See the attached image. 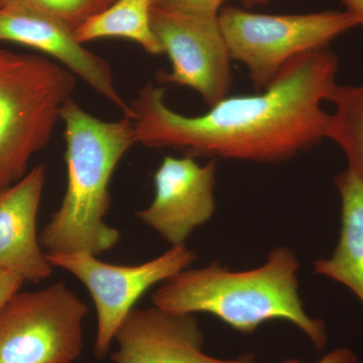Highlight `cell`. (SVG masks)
Wrapping results in <instances>:
<instances>
[{
    "label": "cell",
    "instance_id": "obj_15",
    "mask_svg": "<svg viewBox=\"0 0 363 363\" xmlns=\"http://www.w3.org/2000/svg\"><path fill=\"white\" fill-rule=\"evenodd\" d=\"M328 101L335 106L330 117L328 138L342 149L348 168L363 177V85L337 84Z\"/></svg>",
    "mask_w": 363,
    "mask_h": 363
},
{
    "label": "cell",
    "instance_id": "obj_12",
    "mask_svg": "<svg viewBox=\"0 0 363 363\" xmlns=\"http://www.w3.org/2000/svg\"><path fill=\"white\" fill-rule=\"evenodd\" d=\"M45 182V167L39 164L0 191V269L18 272L32 283L50 278L52 272L37 233Z\"/></svg>",
    "mask_w": 363,
    "mask_h": 363
},
{
    "label": "cell",
    "instance_id": "obj_11",
    "mask_svg": "<svg viewBox=\"0 0 363 363\" xmlns=\"http://www.w3.org/2000/svg\"><path fill=\"white\" fill-rule=\"evenodd\" d=\"M116 363H255L252 355L222 360L203 352L204 337L194 314L152 307L133 310L116 334Z\"/></svg>",
    "mask_w": 363,
    "mask_h": 363
},
{
    "label": "cell",
    "instance_id": "obj_14",
    "mask_svg": "<svg viewBox=\"0 0 363 363\" xmlns=\"http://www.w3.org/2000/svg\"><path fill=\"white\" fill-rule=\"evenodd\" d=\"M155 0H116L75 30L81 44L104 38H123L138 43L152 56L164 54L152 26Z\"/></svg>",
    "mask_w": 363,
    "mask_h": 363
},
{
    "label": "cell",
    "instance_id": "obj_7",
    "mask_svg": "<svg viewBox=\"0 0 363 363\" xmlns=\"http://www.w3.org/2000/svg\"><path fill=\"white\" fill-rule=\"evenodd\" d=\"M45 257L52 267L75 276L90 293L97 313L96 359L106 357L119 327L150 289L189 269L197 259L186 245L172 247L138 266L107 264L89 252L45 253Z\"/></svg>",
    "mask_w": 363,
    "mask_h": 363
},
{
    "label": "cell",
    "instance_id": "obj_9",
    "mask_svg": "<svg viewBox=\"0 0 363 363\" xmlns=\"http://www.w3.org/2000/svg\"><path fill=\"white\" fill-rule=\"evenodd\" d=\"M216 160L200 166L194 157L167 156L154 174L155 198L136 217L172 247L185 245L213 216Z\"/></svg>",
    "mask_w": 363,
    "mask_h": 363
},
{
    "label": "cell",
    "instance_id": "obj_10",
    "mask_svg": "<svg viewBox=\"0 0 363 363\" xmlns=\"http://www.w3.org/2000/svg\"><path fill=\"white\" fill-rule=\"evenodd\" d=\"M0 42L26 45L57 60L101 96L135 119L130 104L119 94L109 64L78 42L66 23L38 11L16 6L0 7Z\"/></svg>",
    "mask_w": 363,
    "mask_h": 363
},
{
    "label": "cell",
    "instance_id": "obj_22",
    "mask_svg": "<svg viewBox=\"0 0 363 363\" xmlns=\"http://www.w3.org/2000/svg\"><path fill=\"white\" fill-rule=\"evenodd\" d=\"M114 1H116V0H106V2H107V4H109V6H111L112 2H114Z\"/></svg>",
    "mask_w": 363,
    "mask_h": 363
},
{
    "label": "cell",
    "instance_id": "obj_5",
    "mask_svg": "<svg viewBox=\"0 0 363 363\" xmlns=\"http://www.w3.org/2000/svg\"><path fill=\"white\" fill-rule=\"evenodd\" d=\"M218 21L231 59L247 67L259 92L296 57L326 49L339 35L360 26L346 11L264 14L234 6L221 9Z\"/></svg>",
    "mask_w": 363,
    "mask_h": 363
},
{
    "label": "cell",
    "instance_id": "obj_13",
    "mask_svg": "<svg viewBox=\"0 0 363 363\" xmlns=\"http://www.w3.org/2000/svg\"><path fill=\"white\" fill-rule=\"evenodd\" d=\"M334 182L340 196V233L333 253L316 260L314 272L347 288L363 306V177L347 168Z\"/></svg>",
    "mask_w": 363,
    "mask_h": 363
},
{
    "label": "cell",
    "instance_id": "obj_2",
    "mask_svg": "<svg viewBox=\"0 0 363 363\" xmlns=\"http://www.w3.org/2000/svg\"><path fill=\"white\" fill-rule=\"evenodd\" d=\"M298 269L295 252L286 247L274 248L262 267L250 271L231 272L214 262L184 269L164 281L152 294V303L169 312L208 313L243 334H252L272 320H284L321 350L328 340L326 326L304 310Z\"/></svg>",
    "mask_w": 363,
    "mask_h": 363
},
{
    "label": "cell",
    "instance_id": "obj_4",
    "mask_svg": "<svg viewBox=\"0 0 363 363\" xmlns=\"http://www.w3.org/2000/svg\"><path fill=\"white\" fill-rule=\"evenodd\" d=\"M76 80L45 57L0 48V191L23 179L50 142Z\"/></svg>",
    "mask_w": 363,
    "mask_h": 363
},
{
    "label": "cell",
    "instance_id": "obj_21",
    "mask_svg": "<svg viewBox=\"0 0 363 363\" xmlns=\"http://www.w3.org/2000/svg\"><path fill=\"white\" fill-rule=\"evenodd\" d=\"M272 0H242L243 4L247 7H252L255 6H267Z\"/></svg>",
    "mask_w": 363,
    "mask_h": 363
},
{
    "label": "cell",
    "instance_id": "obj_19",
    "mask_svg": "<svg viewBox=\"0 0 363 363\" xmlns=\"http://www.w3.org/2000/svg\"><path fill=\"white\" fill-rule=\"evenodd\" d=\"M281 363H300L297 359H289ZM315 363H357V357L348 348H337Z\"/></svg>",
    "mask_w": 363,
    "mask_h": 363
},
{
    "label": "cell",
    "instance_id": "obj_20",
    "mask_svg": "<svg viewBox=\"0 0 363 363\" xmlns=\"http://www.w3.org/2000/svg\"><path fill=\"white\" fill-rule=\"evenodd\" d=\"M341 4L345 6V11L354 16L363 26V0H340Z\"/></svg>",
    "mask_w": 363,
    "mask_h": 363
},
{
    "label": "cell",
    "instance_id": "obj_3",
    "mask_svg": "<svg viewBox=\"0 0 363 363\" xmlns=\"http://www.w3.org/2000/svg\"><path fill=\"white\" fill-rule=\"evenodd\" d=\"M67 189L59 209L39 234L45 253L99 255L118 242L121 233L105 222L111 206L109 183L118 162L135 145L130 117L104 121L72 98L64 105Z\"/></svg>",
    "mask_w": 363,
    "mask_h": 363
},
{
    "label": "cell",
    "instance_id": "obj_16",
    "mask_svg": "<svg viewBox=\"0 0 363 363\" xmlns=\"http://www.w3.org/2000/svg\"><path fill=\"white\" fill-rule=\"evenodd\" d=\"M21 6L38 11L66 23L75 30L109 4L106 0H4L1 6Z\"/></svg>",
    "mask_w": 363,
    "mask_h": 363
},
{
    "label": "cell",
    "instance_id": "obj_8",
    "mask_svg": "<svg viewBox=\"0 0 363 363\" xmlns=\"http://www.w3.org/2000/svg\"><path fill=\"white\" fill-rule=\"evenodd\" d=\"M152 26L172 62L169 73L157 74L159 82L197 91L209 106L227 96L233 81V59L218 16H193L154 6Z\"/></svg>",
    "mask_w": 363,
    "mask_h": 363
},
{
    "label": "cell",
    "instance_id": "obj_6",
    "mask_svg": "<svg viewBox=\"0 0 363 363\" xmlns=\"http://www.w3.org/2000/svg\"><path fill=\"white\" fill-rule=\"evenodd\" d=\"M87 306L65 284L18 292L0 312V363H72Z\"/></svg>",
    "mask_w": 363,
    "mask_h": 363
},
{
    "label": "cell",
    "instance_id": "obj_23",
    "mask_svg": "<svg viewBox=\"0 0 363 363\" xmlns=\"http://www.w3.org/2000/svg\"><path fill=\"white\" fill-rule=\"evenodd\" d=\"M2 1H4V0H0V6H1Z\"/></svg>",
    "mask_w": 363,
    "mask_h": 363
},
{
    "label": "cell",
    "instance_id": "obj_18",
    "mask_svg": "<svg viewBox=\"0 0 363 363\" xmlns=\"http://www.w3.org/2000/svg\"><path fill=\"white\" fill-rule=\"evenodd\" d=\"M25 281L18 272L0 269V312L9 298L20 292Z\"/></svg>",
    "mask_w": 363,
    "mask_h": 363
},
{
    "label": "cell",
    "instance_id": "obj_1",
    "mask_svg": "<svg viewBox=\"0 0 363 363\" xmlns=\"http://www.w3.org/2000/svg\"><path fill=\"white\" fill-rule=\"evenodd\" d=\"M338 67L329 48L305 52L259 94L226 96L193 117L168 107L164 88L145 85L130 104L135 143L193 157L285 162L328 138L331 114L322 104L337 85Z\"/></svg>",
    "mask_w": 363,
    "mask_h": 363
},
{
    "label": "cell",
    "instance_id": "obj_17",
    "mask_svg": "<svg viewBox=\"0 0 363 363\" xmlns=\"http://www.w3.org/2000/svg\"><path fill=\"white\" fill-rule=\"evenodd\" d=\"M225 0H155V6L178 13L200 16H218Z\"/></svg>",
    "mask_w": 363,
    "mask_h": 363
}]
</instances>
